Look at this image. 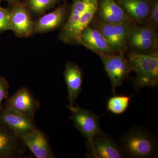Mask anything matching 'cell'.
Wrapping results in <instances>:
<instances>
[{
    "instance_id": "cell-1",
    "label": "cell",
    "mask_w": 158,
    "mask_h": 158,
    "mask_svg": "<svg viewBox=\"0 0 158 158\" xmlns=\"http://www.w3.org/2000/svg\"><path fill=\"white\" fill-rule=\"evenodd\" d=\"M118 144L124 157L152 158L157 153L156 138L146 128L140 127L129 130Z\"/></svg>"
},
{
    "instance_id": "cell-2",
    "label": "cell",
    "mask_w": 158,
    "mask_h": 158,
    "mask_svg": "<svg viewBox=\"0 0 158 158\" xmlns=\"http://www.w3.org/2000/svg\"><path fill=\"white\" fill-rule=\"evenodd\" d=\"M131 71L135 73L136 90L158 84V52L147 54L130 52L127 58Z\"/></svg>"
},
{
    "instance_id": "cell-3",
    "label": "cell",
    "mask_w": 158,
    "mask_h": 158,
    "mask_svg": "<svg viewBox=\"0 0 158 158\" xmlns=\"http://www.w3.org/2000/svg\"><path fill=\"white\" fill-rule=\"evenodd\" d=\"M131 52L147 54L158 52L157 29L148 24L140 26L132 22L127 42Z\"/></svg>"
},
{
    "instance_id": "cell-4",
    "label": "cell",
    "mask_w": 158,
    "mask_h": 158,
    "mask_svg": "<svg viewBox=\"0 0 158 158\" xmlns=\"http://www.w3.org/2000/svg\"><path fill=\"white\" fill-rule=\"evenodd\" d=\"M132 22L131 21L118 23H105L94 16L90 25L101 32L110 47L115 52L125 55L128 50L127 39Z\"/></svg>"
},
{
    "instance_id": "cell-5",
    "label": "cell",
    "mask_w": 158,
    "mask_h": 158,
    "mask_svg": "<svg viewBox=\"0 0 158 158\" xmlns=\"http://www.w3.org/2000/svg\"><path fill=\"white\" fill-rule=\"evenodd\" d=\"M71 112L70 118L73 125L87 139V146L91 145L94 138L98 134L103 133L99 124L101 116L80 107L77 105L68 108Z\"/></svg>"
},
{
    "instance_id": "cell-6",
    "label": "cell",
    "mask_w": 158,
    "mask_h": 158,
    "mask_svg": "<svg viewBox=\"0 0 158 158\" xmlns=\"http://www.w3.org/2000/svg\"><path fill=\"white\" fill-rule=\"evenodd\" d=\"M125 54L114 55H99L104 65L105 70L112 84V91L116 94L117 87L122 86L131 72L129 63Z\"/></svg>"
},
{
    "instance_id": "cell-7",
    "label": "cell",
    "mask_w": 158,
    "mask_h": 158,
    "mask_svg": "<svg viewBox=\"0 0 158 158\" xmlns=\"http://www.w3.org/2000/svg\"><path fill=\"white\" fill-rule=\"evenodd\" d=\"M0 125L5 126L22 138L37 129L33 119L11 108L0 112Z\"/></svg>"
},
{
    "instance_id": "cell-8",
    "label": "cell",
    "mask_w": 158,
    "mask_h": 158,
    "mask_svg": "<svg viewBox=\"0 0 158 158\" xmlns=\"http://www.w3.org/2000/svg\"><path fill=\"white\" fill-rule=\"evenodd\" d=\"M11 28L17 37H28L32 36L34 22L27 6L22 2L11 5Z\"/></svg>"
},
{
    "instance_id": "cell-9",
    "label": "cell",
    "mask_w": 158,
    "mask_h": 158,
    "mask_svg": "<svg viewBox=\"0 0 158 158\" xmlns=\"http://www.w3.org/2000/svg\"><path fill=\"white\" fill-rule=\"evenodd\" d=\"M70 7L66 2L54 11L42 15L34 22V34H41L54 31L63 26L67 20Z\"/></svg>"
},
{
    "instance_id": "cell-10",
    "label": "cell",
    "mask_w": 158,
    "mask_h": 158,
    "mask_svg": "<svg viewBox=\"0 0 158 158\" xmlns=\"http://www.w3.org/2000/svg\"><path fill=\"white\" fill-rule=\"evenodd\" d=\"M87 157L122 158L124 157L119 145L110 136L103 133L94 138L92 144L88 146Z\"/></svg>"
},
{
    "instance_id": "cell-11",
    "label": "cell",
    "mask_w": 158,
    "mask_h": 158,
    "mask_svg": "<svg viewBox=\"0 0 158 158\" xmlns=\"http://www.w3.org/2000/svg\"><path fill=\"white\" fill-rule=\"evenodd\" d=\"M40 106V102L34 98L30 90L23 88L7 100L6 108L13 109L33 119Z\"/></svg>"
},
{
    "instance_id": "cell-12",
    "label": "cell",
    "mask_w": 158,
    "mask_h": 158,
    "mask_svg": "<svg viewBox=\"0 0 158 158\" xmlns=\"http://www.w3.org/2000/svg\"><path fill=\"white\" fill-rule=\"evenodd\" d=\"M25 144L22 138L9 128L0 125V158L22 156Z\"/></svg>"
},
{
    "instance_id": "cell-13",
    "label": "cell",
    "mask_w": 158,
    "mask_h": 158,
    "mask_svg": "<svg viewBox=\"0 0 158 158\" xmlns=\"http://www.w3.org/2000/svg\"><path fill=\"white\" fill-rule=\"evenodd\" d=\"M80 43L98 55H114L117 54L110 47L101 32L90 25L82 31Z\"/></svg>"
},
{
    "instance_id": "cell-14",
    "label": "cell",
    "mask_w": 158,
    "mask_h": 158,
    "mask_svg": "<svg viewBox=\"0 0 158 158\" xmlns=\"http://www.w3.org/2000/svg\"><path fill=\"white\" fill-rule=\"evenodd\" d=\"M125 14L138 24L144 23L150 11L151 0H115Z\"/></svg>"
},
{
    "instance_id": "cell-15",
    "label": "cell",
    "mask_w": 158,
    "mask_h": 158,
    "mask_svg": "<svg viewBox=\"0 0 158 158\" xmlns=\"http://www.w3.org/2000/svg\"><path fill=\"white\" fill-rule=\"evenodd\" d=\"M95 17L102 22L107 24L131 21L125 14L115 0H98Z\"/></svg>"
},
{
    "instance_id": "cell-16",
    "label": "cell",
    "mask_w": 158,
    "mask_h": 158,
    "mask_svg": "<svg viewBox=\"0 0 158 158\" xmlns=\"http://www.w3.org/2000/svg\"><path fill=\"white\" fill-rule=\"evenodd\" d=\"M64 76L68 89L69 105L67 107H73L82 91L83 72L76 64L68 62L65 65Z\"/></svg>"
},
{
    "instance_id": "cell-17",
    "label": "cell",
    "mask_w": 158,
    "mask_h": 158,
    "mask_svg": "<svg viewBox=\"0 0 158 158\" xmlns=\"http://www.w3.org/2000/svg\"><path fill=\"white\" fill-rule=\"evenodd\" d=\"M26 146L28 147L37 158H54L56 156L52 151L48 140L44 134L36 129L22 138Z\"/></svg>"
},
{
    "instance_id": "cell-18",
    "label": "cell",
    "mask_w": 158,
    "mask_h": 158,
    "mask_svg": "<svg viewBox=\"0 0 158 158\" xmlns=\"http://www.w3.org/2000/svg\"><path fill=\"white\" fill-rule=\"evenodd\" d=\"M98 0H73L67 20L62 27L59 35L61 39L68 33L78 21L81 15Z\"/></svg>"
},
{
    "instance_id": "cell-19",
    "label": "cell",
    "mask_w": 158,
    "mask_h": 158,
    "mask_svg": "<svg viewBox=\"0 0 158 158\" xmlns=\"http://www.w3.org/2000/svg\"><path fill=\"white\" fill-rule=\"evenodd\" d=\"M65 0H23L31 14L39 16Z\"/></svg>"
},
{
    "instance_id": "cell-20",
    "label": "cell",
    "mask_w": 158,
    "mask_h": 158,
    "mask_svg": "<svg viewBox=\"0 0 158 158\" xmlns=\"http://www.w3.org/2000/svg\"><path fill=\"white\" fill-rule=\"evenodd\" d=\"M131 96L114 95L108 100L107 110L115 115H121L127 110Z\"/></svg>"
},
{
    "instance_id": "cell-21",
    "label": "cell",
    "mask_w": 158,
    "mask_h": 158,
    "mask_svg": "<svg viewBox=\"0 0 158 158\" xmlns=\"http://www.w3.org/2000/svg\"><path fill=\"white\" fill-rule=\"evenodd\" d=\"M11 9L0 6V33L11 28Z\"/></svg>"
},
{
    "instance_id": "cell-22",
    "label": "cell",
    "mask_w": 158,
    "mask_h": 158,
    "mask_svg": "<svg viewBox=\"0 0 158 158\" xmlns=\"http://www.w3.org/2000/svg\"><path fill=\"white\" fill-rule=\"evenodd\" d=\"M145 24L157 29L158 26V0H151L150 11Z\"/></svg>"
},
{
    "instance_id": "cell-23",
    "label": "cell",
    "mask_w": 158,
    "mask_h": 158,
    "mask_svg": "<svg viewBox=\"0 0 158 158\" xmlns=\"http://www.w3.org/2000/svg\"><path fill=\"white\" fill-rule=\"evenodd\" d=\"M9 83L5 78L0 76V112L3 108L2 106L3 100L8 98L9 96Z\"/></svg>"
},
{
    "instance_id": "cell-24",
    "label": "cell",
    "mask_w": 158,
    "mask_h": 158,
    "mask_svg": "<svg viewBox=\"0 0 158 158\" xmlns=\"http://www.w3.org/2000/svg\"><path fill=\"white\" fill-rule=\"evenodd\" d=\"M4 1H6V2H8L9 4H11V5L15 4V3L21 2V0H4Z\"/></svg>"
},
{
    "instance_id": "cell-25",
    "label": "cell",
    "mask_w": 158,
    "mask_h": 158,
    "mask_svg": "<svg viewBox=\"0 0 158 158\" xmlns=\"http://www.w3.org/2000/svg\"><path fill=\"white\" fill-rule=\"evenodd\" d=\"M2 1V0H0V2H1V1Z\"/></svg>"
}]
</instances>
